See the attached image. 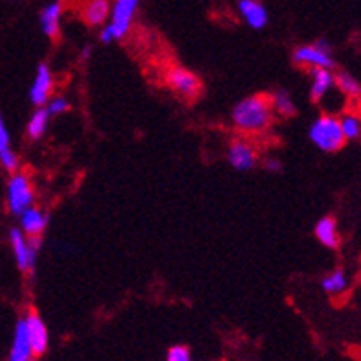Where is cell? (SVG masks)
<instances>
[{"label": "cell", "mask_w": 361, "mask_h": 361, "mask_svg": "<svg viewBox=\"0 0 361 361\" xmlns=\"http://www.w3.org/2000/svg\"><path fill=\"white\" fill-rule=\"evenodd\" d=\"M0 162H2V166H4L6 171H10V173H15L17 168H19V157L15 155L13 149L10 147H4V149H0Z\"/></svg>", "instance_id": "obj_23"}, {"label": "cell", "mask_w": 361, "mask_h": 361, "mask_svg": "<svg viewBox=\"0 0 361 361\" xmlns=\"http://www.w3.org/2000/svg\"><path fill=\"white\" fill-rule=\"evenodd\" d=\"M48 224V216L41 209L30 207L20 214V228H23L26 236H41Z\"/></svg>", "instance_id": "obj_14"}, {"label": "cell", "mask_w": 361, "mask_h": 361, "mask_svg": "<svg viewBox=\"0 0 361 361\" xmlns=\"http://www.w3.org/2000/svg\"><path fill=\"white\" fill-rule=\"evenodd\" d=\"M47 109H48V113L52 114V116L54 114L65 113V111L68 109V100L67 98H63V96H56V98H52V100L48 102Z\"/></svg>", "instance_id": "obj_25"}, {"label": "cell", "mask_w": 361, "mask_h": 361, "mask_svg": "<svg viewBox=\"0 0 361 361\" xmlns=\"http://www.w3.org/2000/svg\"><path fill=\"white\" fill-rule=\"evenodd\" d=\"M293 61L299 67H336V61H334L332 57V48H330V43L324 41V39H319L314 44L297 48L293 54Z\"/></svg>", "instance_id": "obj_6"}, {"label": "cell", "mask_w": 361, "mask_h": 361, "mask_svg": "<svg viewBox=\"0 0 361 361\" xmlns=\"http://www.w3.org/2000/svg\"><path fill=\"white\" fill-rule=\"evenodd\" d=\"M271 98H273V109L282 114V116H293L297 113V107H295L291 96L286 90H279Z\"/></svg>", "instance_id": "obj_21"}, {"label": "cell", "mask_w": 361, "mask_h": 361, "mask_svg": "<svg viewBox=\"0 0 361 361\" xmlns=\"http://www.w3.org/2000/svg\"><path fill=\"white\" fill-rule=\"evenodd\" d=\"M168 361H190V350L185 347V345H173V347L168 348L166 354Z\"/></svg>", "instance_id": "obj_24"}, {"label": "cell", "mask_w": 361, "mask_h": 361, "mask_svg": "<svg viewBox=\"0 0 361 361\" xmlns=\"http://www.w3.org/2000/svg\"><path fill=\"white\" fill-rule=\"evenodd\" d=\"M315 236L324 247L336 249L339 245V234L338 227H336V219L326 216V218H321L315 225Z\"/></svg>", "instance_id": "obj_17"}, {"label": "cell", "mask_w": 361, "mask_h": 361, "mask_svg": "<svg viewBox=\"0 0 361 361\" xmlns=\"http://www.w3.org/2000/svg\"><path fill=\"white\" fill-rule=\"evenodd\" d=\"M111 8L113 4H109V0H89L83 10V17L90 26H102L111 19Z\"/></svg>", "instance_id": "obj_16"}, {"label": "cell", "mask_w": 361, "mask_h": 361, "mask_svg": "<svg viewBox=\"0 0 361 361\" xmlns=\"http://www.w3.org/2000/svg\"><path fill=\"white\" fill-rule=\"evenodd\" d=\"M238 11L245 24L252 30L266 28L267 20H269L266 6L262 4L260 0H238Z\"/></svg>", "instance_id": "obj_10"}, {"label": "cell", "mask_w": 361, "mask_h": 361, "mask_svg": "<svg viewBox=\"0 0 361 361\" xmlns=\"http://www.w3.org/2000/svg\"><path fill=\"white\" fill-rule=\"evenodd\" d=\"M52 114L48 113V109H37L34 114H32V118L28 122V137L32 140H37V138L43 137L47 133V128H48V118H50Z\"/></svg>", "instance_id": "obj_19"}, {"label": "cell", "mask_w": 361, "mask_h": 361, "mask_svg": "<svg viewBox=\"0 0 361 361\" xmlns=\"http://www.w3.org/2000/svg\"><path fill=\"white\" fill-rule=\"evenodd\" d=\"M23 228H10V243L13 249L15 262L23 273H30L35 266V258H37V251L30 245L28 238L24 236Z\"/></svg>", "instance_id": "obj_7"}, {"label": "cell", "mask_w": 361, "mask_h": 361, "mask_svg": "<svg viewBox=\"0 0 361 361\" xmlns=\"http://www.w3.org/2000/svg\"><path fill=\"white\" fill-rule=\"evenodd\" d=\"M35 194L30 185L28 177L23 173H11L8 180V209L11 214L20 216L24 210L34 207Z\"/></svg>", "instance_id": "obj_4"}, {"label": "cell", "mask_w": 361, "mask_h": 361, "mask_svg": "<svg viewBox=\"0 0 361 361\" xmlns=\"http://www.w3.org/2000/svg\"><path fill=\"white\" fill-rule=\"evenodd\" d=\"M30 330V339H32V347H34L35 356H43L48 350V330L47 324L43 323V319L39 317L37 312H30L26 315Z\"/></svg>", "instance_id": "obj_12"}, {"label": "cell", "mask_w": 361, "mask_h": 361, "mask_svg": "<svg viewBox=\"0 0 361 361\" xmlns=\"http://www.w3.org/2000/svg\"><path fill=\"white\" fill-rule=\"evenodd\" d=\"M34 347H32V339H30L28 321L26 317L19 319V323L15 326L13 343H11L10 361H30L34 357Z\"/></svg>", "instance_id": "obj_8"}, {"label": "cell", "mask_w": 361, "mask_h": 361, "mask_svg": "<svg viewBox=\"0 0 361 361\" xmlns=\"http://www.w3.org/2000/svg\"><path fill=\"white\" fill-rule=\"evenodd\" d=\"M168 87H170L176 94H179L185 100H195L201 92V81L195 76L194 72L188 68L179 67V65H171L168 67L166 74H164Z\"/></svg>", "instance_id": "obj_5"}, {"label": "cell", "mask_w": 361, "mask_h": 361, "mask_svg": "<svg viewBox=\"0 0 361 361\" xmlns=\"http://www.w3.org/2000/svg\"><path fill=\"white\" fill-rule=\"evenodd\" d=\"M228 162L234 170L247 171L255 166L257 162V153L252 149V146H249L247 142L243 140H236V142L231 144L228 147Z\"/></svg>", "instance_id": "obj_11"}, {"label": "cell", "mask_w": 361, "mask_h": 361, "mask_svg": "<svg viewBox=\"0 0 361 361\" xmlns=\"http://www.w3.org/2000/svg\"><path fill=\"white\" fill-rule=\"evenodd\" d=\"M138 4H140V0H114L113 8H111L109 24H105L100 32L102 43L109 44L113 41L124 39L129 34Z\"/></svg>", "instance_id": "obj_2"}, {"label": "cell", "mask_w": 361, "mask_h": 361, "mask_svg": "<svg viewBox=\"0 0 361 361\" xmlns=\"http://www.w3.org/2000/svg\"><path fill=\"white\" fill-rule=\"evenodd\" d=\"M336 85L339 87L343 94L352 96V98H360L361 96V85L356 78L348 74V72H339L336 76Z\"/></svg>", "instance_id": "obj_20"}, {"label": "cell", "mask_w": 361, "mask_h": 361, "mask_svg": "<svg viewBox=\"0 0 361 361\" xmlns=\"http://www.w3.org/2000/svg\"><path fill=\"white\" fill-rule=\"evenodd\" d=\"M323 290L328 295H339L343 291H347L348 288V276L343 269H336L334 273H330L328 276L323 279Z\"/></svg>", "instance_id": "obj_18"}, {"label": "cell", "mask_w": 361, "mask_h": 361, "mask_svg": "<svg viewBox=\"0 0 361 361\" xmlns=\"http://www.w3.org/2000/svg\"><path fill=\"white\" fill-rule=\"evenodd\" d=\"M61 2H50L43 8L39 20H41V28L50 39H56L59 35V19H61Z\"/></svg>", "instance_id": "obj_15"}, {"label": "cell", "mask_w": 361, "mask_h": 361, "mask_svg": "<svg viewBox=\"0 0 361 361\" xmlns=\"http://www.w3.org/2000/svg\"><path fill=\"white\" fill-rule=\"evenodd\" d=\"M308 74L312 76V100L319 102L326 94L328 90L336 85V76L332 74V68L323 67H308Z\"/></svg>", "instance_id": "obj_13"}, {"label": "cell", "mask_w": 361, "mask_h": 361, "mask_svg": "<svg viewBox=\"0 0 361 361\" xmlns=\"http://www.w3.org/2000/svg\"><path fill=\"white\" fill-rule=\"evenodd\" d=\"M90 52H92V48H90V47L83 48V52H81V56H80L81 61H87V59H89V57H90Z\"/></svg>", "instance_id": "obj_27"}, {"label": "cell", "mask_w": 361, "mask_h": 361, "mask_svg": "<svg viewBox=\"0 0 361 361\" xmlns=\"http://www.w3.org/2000/svg\"><path fill=\"white\" fill-rule=\"evenodd\" d=\"M310 138L319 149L326 153L339 152L347 142V137H345L341 128V118H336L330 114L315 120L310 128Z\"/></svg>", "instance_id": "obj_3"}, {"label": "cell", "mask_w": 361, "mask_h": 361, "mask_svg": "<svg viewBox=\"0 0 361 361\" xmlns=\"http://www.w3.org/2000/svg\"><path fill=\"white\" fill-rule=\"evenodd\" d=\"M343 133L347 137V140H356L361 137V120L354 114H345L341 118Z\"/></svg>", "instance_id": "obj_22"}, {"label": "cell", "mask_w": 361, "mask_h": 361, "mask_svg": "<svg viewBox=\"0 0 361 361\" xmlns=\"http://www.w3.org/2000/svg\"><path fill=\"white\" fill-rule=\"evenodd\" d=\"M273 98L267 94H255L243 98L233 109V122L240 131L260 133L273 122Z\"/></svg>", "instance_id": "obj_1"}, {"label": "cell", "mask_w": 361, "mask_h": 361, "mask_svg": "<svg viewBox=\"0 0 361 361\" xmlns=\"http://www.w3.org/2000/svg\"><path fill=\"white\" fill-rule=\"evenodd\" d=\"M54 87V78L52 72L48 68V65L41 63L35 71L34 83H32V89H30V100L35 107H43L48 104V98H50V92H52Z\"/></svg>", "instance_id": "obj_9"}, {"label": "cell", "mask_w": 361, "mask_h": 361, "mask_svg": "<svg viewBox=\"0 0 361 361\" xmlns=\"http://www.w3.org/2000/svg\"><path fill=\"white\" fill-rule=\"evenodd\" d=\"M266 170L279 171V170H281V161H276V159H267V161H266Z\"/></svg>", "instance_id": "obj_26"}]
</instances>
